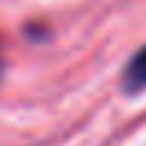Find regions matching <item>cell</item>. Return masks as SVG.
<instances>
[{
    "label": "cell",
    "instance_id": "1",
    "mask_svg": "<svg viewBox=\"0 0 146 146\" xmlns=\"http://www.w3.org/2000/svg\"><path fill=\"white\" fill-rule=\"evenodd\" d=\"M146 87V48H140L134 54V60L125 69V90H143Z\"/></svg>",
    "mask_w": 146,
    "mask_h": 146
}]
</instances>
